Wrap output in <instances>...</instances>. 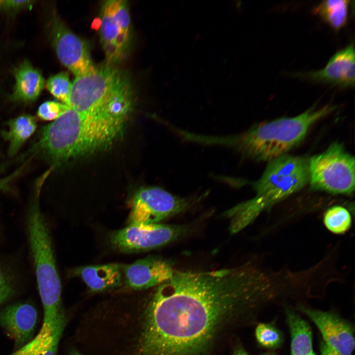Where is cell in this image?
Segmentation results:
<instances>
[{
	"label": "cell",
	"instance_id": "obj_1",
	"mask_svg": "<svg viewBox=\"0 0 355 355\" xmlns=\"http://www.w3.org/2000/svg\"><path fill=\"white\" fill-rule=\"evenodd\" d=\"M258 269L248 263L211 271H174L158 286L146 310L142 355H196L227 312L255 306Z\"/></svg>",
	"mask_w": 355,
	"mask_h": 355
},
{
	"label": "cell",
	"instance_id": "obj_2",
	"mask_svg": "<svg viewBox=\"0 0 355 355\" xmlns=\"http://www.w3.org/2000/svg\"><path fill=\"white\" fill-rule=\"evenodd\" d=\"M126 120L100 110L70 108L43 128L37 146L52 163L59 164L108 148L122 134Z\"/></svg>",
	"mask_w": 355,
	"mask_h": 355
},
{
	"label": "cell",
	"instance_id": "obj_3",
	"mask_svg": "<svg viewBox=\"0 0 355 355\" xmlns=\"http://www.w3.org/2000/svg\"><path fill=\"white\" fill-rule=\"evenodd\" d=\"M335 106H313L292 117H283L260 123L241 135L228 136L200 135L199 143L232 147L257 161H270L300 143L311 126L333 111Z\"/></svg>",
	"mask_w": 355,
	"mask_h": 355
},
{
	"label": "cell",
	"instance_id": "obj_4",
	"mask_svg": "<svg viewBox=\"0 0 355 355\" xmlns=\"http://www.w3.org/2000/svg\"><path fill=\"white\" fill-rule=\"evenodd\" d=\"M309 181L307 158L284 154L268 162L261 178L252 184L254 198L227 212L231 232L241 230L263 211L300 190Z\"/></svg>",
	"mask_w": 355,
	"mask_h": 355
},
{
	"label": "cell",
	"instance_id": "obj_5",
	"mask_svg": "<svg viewBox=\"0 0 355 355\" xmlns=\"http://www.w3.org/2000/svg\"><path fill=\"white\" fill-rule=\"evenodd\" d=\"M38 195L36 193L29 208L26 229L43 305V323L51 324L64 314L61 307V283L49 228L40 208Z\"/></svg>",
	"mask_w": 355,
	"mask_h": 355
},
{
	"label": "cell",
	"instance_id": "obj_6",
	"mask_svg": "<svg viewBox=\"0 0 355 355\" xmlns=\"http://www.w3.org/2000/svg\"><path fill=\"white\" fill-rule=\"evenodd\" d=\"M355 158L339 143L309 159L310 187L334 194L351 195L355 189Z\"/></svg>",
	"mask_w": 355,
	"mask_h": 355
},
{
	"label": "cell",
	"instance_id": "obj_7",
	"mask_svg": "<svg viewBox=\"0 0 355 355\" xmlns=\"http://www.w3.org/2000/svg\"><path fill=\"white\" fill-rule=\"evenodd\" d=\"M125 72L110 66L95 67L75 76L67 104L80 112L93 111L107 100Z\"/></svg>",
	"mask_w": 355,
	"mask_h": 355
},
{
	"label": "cell",
	"instance_id": "obj_8",
	"mask_svg": "<svg viewBox=\"0 0 355 355\" xmlns=\"http://www.w3.org/2000/svg\"><path fill=\"white\" fill-rule=\"evenodd\" d=\"M189 200L158 187L141 188L132 201L130 223H158L185 209Z\"/></svg>",
	"mask_w": 355,
	"mask_h": 355
},
{
	"label": "cell",
	"instance_id": "obj_9",
	"mask_svg": "<svg viewBox=\"0 0 355 355\" xmlns=\"http://www.w3.org/2000/svg\"><path fill=\"white\" fill-rule=\"evenodd\" d=\"M178 228L158 223H130L113 233L110 242L114 248L125 252L154 248L174 239Z\"/></svg>",
	"mask_w": 355,
	"mask_h": 355
},
{
	"label": "cell",
	"instance_id": "obj_10",
	"mask_svg": "<svg viewBox=\"0 0 355 355\" xmlns=\"http://www.w3.org/2000/svg\"><path fill=\"white\" fill-rule=\"evenodd\" d=\"M52 43L60 62L75 76L81 75L94 66L86 43L54 16L51 24Z\"/></svg>",
	"mask_w": 355,
	"mask_h": 355
},
{
	"label": "cell",
	"instance_id": "obj_11",
	"mask_svg": "<svg viewBox=\"0 0 355 355\" xmlns=\"http://www.w3.org/2000/svg\"><path fill=\"white\" fill-rule=\"evenodd\" d=\"M299 308L317 326L327 345L340 355H352L355 348L354 330L347 321L332 312L303 306Z\"/></svg>",
	"mask_w": 355,
	"mask_h": 355
},
{
	"label": "cell",
	"instance_id": "obj_12",
	"mask_svg": "<svg viewBox=\"0 0 355 355\" xmlns=\"http://www.w3.org/2000/svg\"><path fill=\"white\" fill-rule=\"evenodd\" d=\"M293 75L341 88L354 87L355 54L354 43L351 42L345 48L337 51L322 69L296 72Z\"/></svg>",
	"mask_w": 355,
	"mask_h": 355
},
{
	"label": "cell",
	"instance_id": "obj_13",
	"mask_svg": "<svg viewBox=\"0 0 355 355\" xmlns=\"http://www.w3.org/2000/svg\"><path fill=\"white\" fill-rule=\"evenodd\" d=\"M112 6V0L103 4L100 36L106 59L111 63H116L127 54L131 25L119 22L113 14Z\"/></svg>",
	"mask_w": 355,
	"mask_h": 355
},
{
	"label": "cell",
	"instance_id": "obj_14",
	"mask_svg": "<svg viewBox=\"0 0 355 355\" xmlns=\"http://www.w3.org/2000/svg\"><path fill=\"white\" fill-rule=\"evenodd\" d=\"M37 318L36 309L28 303L10 305L0 311V326L13 339L16 350L33 339Z\"/></svg>",
	"mask_w": 355,
	"mask_h": 355
},
{
	"label": "cell",
	"instance_id": "obj_15",
	"mask_svg": "<svg viewBox=\"0 0 355 355\" xmlns=\"http://www.w3.org/2000/svg\"><path fill=\"white\" fill-rule=\"evenodd\" d=\"M123 271L128 286L142 289L158 286L170 279L175 271L166 260L147 257L125 266Z\"/></svg>",
	"mask_w": 355,
	"mask_h": 355
},
{
	"label": "cell",
	"instance_id": "obj_16",
	"mask_svg": "<svg viewBox=\"0 0 355 355\" xmlns=\"http://www.w3.org/2000/svg\"><path fill=\"white\" fill-rule=\"evenodd\" d=\"M65 320L64 315L54 324L42 323L36 337L10 355H56Z\"/></svg>",
	"mask_w": 355,
	"mask_h": 355
},
{
	"label": "cell",
	"instance_id": "obj_17",
	"mask_svg": "<svg viewBox=\"0 0 355 355\" xmlns=\"http://www.w3.org/2000/svg\"><path fill=\"white\" fill-rule=\"evenodd\" d=\"M76 273L94 292L117 287L122 280V268L115 263L83 266L79 268Z\"/></svg>",
	"mask_w": 355,
	"mask_h": 355
},
{
	"label": "cell",
	"instance_id": "obj_18",
	"mask_svg": "<svg viewBox=\"0 0 355 355\" xmlns=\"http://www.w3.org/2000/svg\"><path fill=\"white\" fill-rule=\"evenodd\" d=\"M15 84L12 98L31 102L35 100L43 89L45 81L41 73L28 61L21 64L15 70Z\"/></svg>",
	"mask_w": 355,
	"mask_h": 355
},
{
	"label": "cell",
	"instance_id": "obj_19",
	"mask_svg": "<svg viewBox=\"0 0 355 355\" xmlns=\"http://www.w3.org/2000/svg\"><path fill=\"white\" fill-rule=\"evenodd\" d=\"M286 312L291 337L290 355H316L310 325L293 310L288 309Z\"/></svg>",
	"mask_w": 355,
	"mask_h": 355
},
{
	"label": "cell",
	"instance_id": "obj_20",
	"mask_svg": "<svg viewBox=\"0 0 355 355\" xmlns=\"http://www.w3.org/2000/svg\"><path fill=\"white\" fill-rule=\"evenodd\" d=\"M8 126V131L3 135L9 142L8 154L13 156L36 131V121L34 116L22 114L10 120Z\"/></svg>",
	"mask_w": 355,
	"mask_h": 355
},
{
	"label": "cell",
	"instance_id": "obj_21",
	"mask_svg": "<svg viewBox=\"0 0 355 355\" xmlns=\"http://www.w3.org/2000/svg\"><path fill=\"white\" fill-rule=\"evenodd\" d=\"M350 2L347 0H324L314 8L313 12L338 31L347 22Z\"/></svg>",
	"mask_w": 355,
	"mask_h": 355
},
{
	"label": "cell",
	"instance_id": "obj_22",
	"mask_svg": "<svg viewBox=\"0 0 355 355\" xmlns=\"http://www.w3.org/2000/svg\"><path fill=\"white\" fill-rule=\"evenodd\" d=\"M323 223L326 228L336 234H343L351 227L352 217L349 211L341 206L328 209L323 215Z\"/></svg>",
	"mask_w": 355,
	"mask_h": 355
},
{
	"label": "cell",
	"instance_id": "obj_23",
	"mask_svg": "<svg viewBox=\"0 0 355 355\" xmlns=\"http://www.w3.org/2000/svg\"><path fill=\"white\" fill-rule=\"evenodd\" d=\"M46 86L53 96L67 105L72 86L68 73L61 72L51 76Z\"/></svg>",
	"mask_w": 355,
	"mask_h": 355
},
{
	"label": "cell",
	"instance_id": "obj_24",
	"mask_svg": "<svg viewBox=\"0 0 355 355\" xmlns=\"http://www.w3.org/2000/svg\"><path fill=\"white\" fill-rule=\"evenodd\" d=\"M255 336L262 346L269 349L280 347L284 340L280 330L273 324L268 323H260L257 325Z\"/></svg>",
	"mask_w": 355,
	"mask_h": 355
},
{
	"label": "cell",
	"instance_id": "obj_25",
	"mask_svg": "<svg viewBox=\"0 0 355 355\" xmlns=\"http://www.w3.org/2000/svg\"><path fill=\"white\" fill-rule=\"evenodd\" d=\"M15 291V275L0 263V306L13 296Z\"/></svg>",
	"mask_w": 355,
	"mask_h": 355
},
{
	"label": "cell",
	"instance_id": "obj_26",
	"mask_svg": "<svg viewBox=\"0 0 355 355\" xmlns=\"http://www.w3.org/2000/svg\"><path fill=\"white\" fill-rule=\"evenodd\" d=\"M70 107L67 105L49 101L40 105L37 111L38 117L44 120H55L68 110Z\"/></svg>",
	"mask_w": 355,
	"mask_h": 355
},
{
	"label": "cell",
	"instance_id": "obj_27",
	"mask_svg": "<svg viewBox=\"0 0 355 355\" xmlns=\"http://www.w3.org/2000/svg\"><path fill=\"white\" fill-rule=\"evenodd\" d=\"M35 1L24 0H0V10L14 11L31 6Z\"/></svg>",
	"mask_w": 355,
	"mask_h": 355
},
{
	"label": "cell",
	"instance_id": "obj_28",
	"mask_svg": "<svg viewBox=\"0 0 355 355\" xmlns=\"http://www.w3.org/2000/svg\"><path fill=\"white\" fill-rule=\"evenodd\" d=\"M21 169L15 171L8 176L0 179V191L7 190L11 182L20 174Z\"/></svg>",
	"mask_w": 355,
	"mask_h": 355
},
{
	"label": "cell",
	"instance_id": "obj_29",
	"mask_svg": "<svg viewBox=\"0 0 355 355\" xmlns=\"http://www.w3.org/2000/svg\"><path fill=\"white\" fill-rule=\"evenodd\" d=\"M321 355H340L336 351L327 345L323 341L320 344Z\"/></svg>",
	"mask_w": 355,
	"mask_h": 355
},
{
	"label": "cell",
	"instance_id": "obj_30",
	"mask_svg": "<svg viewBox=\"0 0 355 355\" xmlns=\"http://www.w3.org/2000/svg\"><path fill=\"white\" fill-rule=\"evenodd\" d=\"M101 24V21L100 19H95L92 23V28L97 30L100 28Z\"/></svg>",
	"mask_w": 355,
	"mask_h": 355
},
{
	"label": "cell",
	"instance_id": "obj_31",
	"mask_svg": "<svg viewBox=\"0 0 355 355\" xmlns=\"http://www.w3.org/2000/svg\"><path fill=\"white\" fill-rule=\"evenodd\" d=\"M234 355H248V354L244 350L240 349L237 351Z\"/></svg>",
	"mask_w": 355,
	"mask_h": 355
},
{
	"label": "cell",
	"instance_id": "obj_32",
	"mask_svg": "<svg viewBox=\"0 0 355 355\" xmlns=\"http://www.w3.org/2000/svg\"><path fill=\"white\" fill-rule=\"evenodd\" d=\"M71 355H82L77 352H73L71 353Z\"/></svg>",
	"mask_w": 355,
	"mask_h": 355
},
{
	"label": "cell",
	"instance_id": "obj_33",
	"mask_svg": "<svg viewBox=\"0 0 355 355\" xmlns=\"http://www.w3.org/2000/svg\"><path fill=\"white\" fill-rule=\"evenodd\" d=\"M264 355H275L272 354H265Z\"/></svg>",
	"mask_w": 355,
	"mask_h": 355
}]
</instances>
